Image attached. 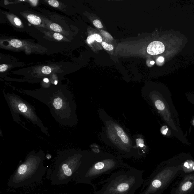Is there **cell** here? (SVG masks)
Listing matches in <instances>:
<instances>
[{
    "label": "cell",
    "mask_w": 194,
    "mask_h": 194,
    "mask_svg": "<svg viewBox=\"0 0 194 194\" xmlns=\"http://www.w3.org/2000/svg\"><path fill=\"white\" fill-rule=\"evenodd\" d=\"M8 65L5 64H1L0 66V72H3L7 70Z\"/></svg>",
    "instance_id": "obj_25"
},
{
    "label": "cell",
    "mask_w": 194,
    "mask_h": 194,
    "mask_svg": "<svg viewBox=\"0 0 194 194\" xmlns=\"http://www.w3.org/2000/svg\"><path fill=\"white\" fill-rule=\"evenodd\" d=\"M14 23L17 26H20L21 25L22 22L20 19L17 18V17H14Z\"/></svg>",
    "instance_id": "obj_26"
},
{
    "label": "cell",
    "mask_w": 194,
    "mask_h": 194,
    "mask_svg": "<svg viewBox=\"0 0 194 194\" xmlns=\"http://www.w3.org/2000/svg\"><path fill=\"white\" fill-rule=\"evenodd\" d=\"M165 50V46L163 43L159 41H154L148 45L147 52L149 54L154 56L162 54Z\"/></svg>",
    "instance_id": "obj_7"
},
{
    "label": "cell",
    "mask_w": 194,
    "mask_h": 194,
    "mask_svg": "<svg viewBox=\"0 0 194 194\" xmlns=\"http://www.w3.org/2000/svg\"><path fill=\"white\" fill-rule=\"evenodd\" d=\"M27 19L30 23L33 25H38L41 23V19L40 17L34 14H29L27 17Z\"/></svg>",
    "instance_id": "obj_10"
},
{
    "label": "cell",
    "mask_w": 194,
    "mask_h": 194,
    "mask_svg": "<svg viewBox=\"0 0 194 194\" xmlns=\"http://www.w3.org/2000/svg\"><path fill=\"white\" fill-rule=\"evenodd\" d=\"M168 130H169V128L166 126H164L161 129V133L164 135H166L167 134Z\"/></svg>",
    "instance_id": "obj_23"
},
{
    "label": "cell",
    "mask_w": 194,
    "mask_h": 194,
    "mask_svg": "<svg viewBox=\"0 0 194 194\" xmlns=\"http://www.w3.org/2000/svg\"><path fill=\"white\" fill-rule=\"evenodd\" d=\"M164 60V58L162 56H160L159 58H158V61H159V62L162 63Z\"/></svg>",
    "instance_id": "obj_28"
},
{
    "label": "cell",
    "mask_w": 194,
    "mask_h": 194,
    "mask_svg": "<svg viewBox=\"0 0 194 194\" xmlns=\"http://www.w3.org/2000/svg\"><path fill=\"white\" fill-rule=\"evenodd\" d=\"M41 72L45 74H50L52 72V69L51 68L48 66H45L43 67L41 69Z\"/></svg>",
    "instance_id": "obj_18"
},
{
    "label": "cell",
    "mask_w": 194,
    "mask_h": 194,
    "mask_svg": "<svg viewBox=\"0 0 194 194\" xmlns=\"http://www.w3.org/2000/svg\"><path fill=\"white\" fill-rule=\"evenodd\" d=\"M121 157L111 153L101 152L95 153L86 152L85 155V180L94 185L92 181L101 176L109 174L116 170L128 168Z\"/></svg>",
    "instance_id": "obj_4"
},
{
    "label": "cell",
    "mask_w": 194,
    "mask_h": 194,
    "mask_svg": "<svg viewBox=\"0 0 194 194\" xmlns=\"http://www.w3.org/2000/svg\"><path fill=\"white\" fill-rule=\"evenodd\" d=\"M4 95L14 121L19 123L21 120L20 115H21L30 120L34 125L37 126L47 136H50L48 129L37 116L35 108L32 105L17 95L4 93Z\"/></svg>",
    "instance_id": "obj_5"
},
{
    "label": "cell",
    "mask_w": 194,
    "mask_h": 194,
    "mask_svg": "<svg viewBox=\"0 0 194 194\" xmlns=\"http://www.w3.org/2000/svg\"><path fill=\"white\" fill-rule=\"evenodd\" d=\"M93 25L96 28L98 29H101L103 28V26L101 22L98 19H96L93 21Z\"/></svg>",
    "instance_id": "obj_19"
},
{
    "label": "cell",
    "mask_w": 194,
    "mask_h": 194,
    "mask_svg": "<svg viewBox=\"0 0 194 194\" xmlns=\"http://www.w3.org/2000/svg\"><path fill=\"white\" fill-rule=\"evenodd\" d=\"M11 46L15 48H19L22 45V42L18 40H12L10 42Z\"/></svg>",
    "instance_id": "obj_12"
},
{
    "label": "cell",
    "mask_w": 194,
    "mask_h": 194,
    "mask_svg": "<svg viewBox=\"0 0 194 194\" xmlns=\"http://www.w3.org/2000/svg\"><path fill=\"white\" fill-rule=\"evenodd\" d=\"M62 169L65 175L68 176H70L72 175V171L70 169H69L68 166L67 164H64L63 165Z\"/></svg>",
    "instance_id": "obj_14"
},
{
    "label": "cell",
    "mask_w": 194,
    "mask_h": 194,
    "mask_svg": "<svg viewBox=\"0 0 194 194\" xmlns=\"http://www.w3.org/2000/svg\"><path fill=\"white\" fill-rule=\"evenodd\" d=\"M50 28L54 31L60 32H62V28L58 24L56 23H52L51 24L50 26Z\"/></svg>",
    "instance_id": "obj_13"
},
{
    "label": "cell",
    "mask_w": 194,
    "mask_h": 194,
    "mask_svg": "<svg viewBox=\"0 0 194 194\" xmlns=\"http://www.w3.org/2000/svg\"><path fill=\"white\" fill-rule=\"evenodd\" d=\"M101 33L103 34V35L107 37V38L110 39H113L112 37H111V35H110L109 33H107V32L104 31H103L101 32Z\"/></svg>",
    "instance_id": "obj_27"
},
{
    "label": "cell",
    "mask_w": 194,
    "mask_h": 194,
    "mask_svg": "<svg viewBox=\"0 0 194 194\" xmlns=\"http://www.w3.org/2000/svg\"><path fill=\"white\" fill-rule=\"evenodd\" d=\"M27 167L26 165L22 164L19 166L18 169V173L20 174H23L25 173L27 171Z\"/></svg>",
    "instance_id": "obj_15"
},
{
    "label": "cell",
    "mask_w": 194,
    "mask_h": 194,
    "mask_svg": "<svg viewBox=\"0 0 194 194\" xmlns=\"http://www.w3.org/2000/svg\"><path fill=\"white\" fill-rule=\"evenodd\" d=\"M95 40V38H94L93 35H90V36H89L87 38V42H88V44H89L93 43Z\"/></svg>",
    "instance_id": "obj_24"
},
{
    "label": "cell",
    "mask_w": 194,
    "mask_h": 194,
    "mask_svg": "<svg viewBox=\"0 0 194 194\" xmlns=\"http://www.w3.org/2000/svg\"><path fill=\"white\" fill-rule=\"evenodd\" d=\"M155 62L154 61H151V64H154Z\"/></svg>",
    "instance_id": "obj_32"
},
{
    "label": "cell",
    "mask_w": 194,
    "mask_h": 194,
    "mask_svg": "<svg viewBox=\"0 0 194 194\" xmlns=\"http://www.w3.org/2000/svg\"><path fill=\"white\" fill-rule=\"evenodd\" d=\"M176 170L165 169L153 173L144 180L139 194H157L175 175Z\"/></svg>",
    "instance_id": "obj_6"
},
{
    "label": "cell",
    "mask_w": 194,
    "mask_h": 194,
    "mask_svg": "<svg viewBox=\"0 0 194 194\" xmlns=\"http://www.w3.org/2000/svg\"><path fill=\"white\" fill-rule=\"evenodd\" d=\"M143 171L129 166L113 173L95 194H134L143 185Z\"/></svg>",
    "instance_id": "obj_3"
},
{
    "label": "cell",
    "mask_w": 194,
    "mask_h": 194,
    "mask_svg": "<svg viewBox=\"0 0 194 194\" xmlns=\"http://www.w3.org/2000/svg\"><path fill=\"white\" fill-rule=\"evenodd\" d=\"M134 138L135 140L136 147L142 157L144 154L145 150L146 148L144 140L143 138H142L141 136L139 135L135 137V138Z\"/></svg>",
    "instance_id": "obj_8"
},
{
    "label": "cell",
    "mask_w": 194,
    "mask_h": 194,
    "mask_svg": "<svg viewBox=\"0 0 194 194\" xmlns=\"http://www.w3.org/2000/svg\"><path fill=\"white\" fill-rule=\"evenodd\" d=\"M102 45L103 46V47L105 49L107 50L108 51H112L114 49V47L112 45H109L105 42H102Z\"/></svg>",
    "instance_id": "obj_16"
},
{
    "label": "cell",
    "mask_w": 194,
    "mask_h": 194,
    "mask_svg": "<svg viewBox=\"0 0 194 194\" xmlns=\"http://www.w3.org/2000/svg\"><path fill=\"white\" fill-rule=\"evenodd\" d=\"M43 81L44 82H46V83H48L49 82V79L47 78L44 79Z\"/></svg>",
    "instance_id": "obj_30"
},
{
    "label": "cell",
    "mask_w": 194,
    "mask_h": 194,
    "mask_svg": "<svg viewBox=\"0 0 194 194\" xmlns=\"http://www.w3.org/2000/svg\"><path fill=\"white\" fill-rule=\"evenodd\" d=\"M22 93L46 105L56 122L64 126L73 127L78 123L76 104L72 93L61 89L24 90Z\"/></svg>",
    "instance_id": "obj_1"
},
{
    "label": "cell",
    "mask_w": 194,
    "mask_h": 194,
    "mask_svg": "<svg viewBox=\"0 0 194 194\" xmlns=\"http://www.w3.org/2000/svg\"><path fill=\"white\" fill-rule=\"evenodd\" d=\"M183 169L185 172L194 171V162L193 161H186L184 165Z\"/></svg>",
    "instance_id": "obj_11"
},
{
    "label": "cell",
    "mask_w": 194,
    "mask_h": 194,
    "mask_svg": "<svg viewBox=\"0 0 194 194\" xmlns=\"http://www.w3.org/2000/svg\"><path fill=\"white\" fill-rule=\"evenodd\" d=\"M90 148H91L92 151L95 153H98L101 152L99 146L96 144H93L90 146Z\"/></svg>",
    "instance_id": "obj_17"
},
{
    "label": "cell",
    "mask_w": 194,
    "mask_h": 194,
    "mask_svg": "<svg viewBox=\"0 0 194 194\" xmlns=\"http://www.w3.org/2000/svg\"><path fill=\"white\" fill-rule=\"evenodd\" d=\"M53 37H54L55 39L59 40V41H60V40H62L63 38L62 35L58 33H54V35H53Z\"/></svg>",
    "instance_id": "obj_22"
},
{
    "label": "cell",
    "mask_w": 194,
    "mask_h": 194,
    "mask_svg": "<svg viewBox=\"0 0 194 194\" xmlns=\"http://www.w3.org/2000/svg\"><path fill=\"white\" fill-rule=\"evenodd\" d=\"M38 1H30V2H32V3H33V5L36 6L37 2H38Z\"/></svg>",
    "instance_id": "obj_29"
},
{
    "label": "cell",
    "mask_w": 194,
    "mask_h": 194,
    "mask_svg": "<svg viewBox=\"0 0 194 194\" xmlns=\"http://www.w3.org/2000/svg\"><path fill=\"white\" fill-rule=\"evenodd\" d=\"M48 3L50 6L54 7H58L59 5V2L56 0H50L48 1Z\"/></svg>",
    "instance_id": "obj_20"
},
{
    "label": "cell",
    "mask_w": 194,
    "mask_h": 194,
    "mask_svg": "<svg viewBox=\"0 0 194 194\" xmlns=\"http://www.w3.org/2000/svg\"><path fill=\"white\" fill-rule=\"evenodd\" d=\"M103 127L102 138L107 145L115 149L123 157H141L135 140L123 128L103 111L99 113Z\"/></svg>",
    "instance_id": "obj_2"
},
{
    "label": "cell",
    "mask_w": 194,
    "mask_h": 194,
    "mask_svg": "<svg viewBox=\"0 0 194 194\" xmlns=\"http://www.w3.org/2000/svg\"><path fill=\"white\" fill-rule=\"evenodd\" d=\"M58 83V81H57L56 80L55 81V82H54V84L55 85H56Z\"/></svg>",
    "instance_id": "obj_31"
},
{
    "label": "cell",
    "mask_w": 194,
    "mask_h": 194,
    "mask_svg": "<svg viewBox=\"0 0 194 194\" xmlns=\"http://www.w3.org/2000/svg\"><path fill=\"white\" fill-rule=\"evenodd\" d=\"M95 40L98 43H101L103 42V39L102 37L98 33H95L93 35Z\"/></svg>",
    "instance_id": "obj_21"
},
{
    "label": "cell",
    "mask_w": 194,
    "mask_h": 194,
    "mask_svg": "<svg viewBox=\"0 0 194 194\" xmlns=\"http://www.w3.org/2000/svg\"><path fill=\"white\" fill-rule=\"evenodd\" d=\"M193 182L190 180H186L185 182H184L182 185H180V188H179L180 193H184L190 190L193 187Z\"/></svg>",
    "instance_id": "obj_9"
}]
</instances>
